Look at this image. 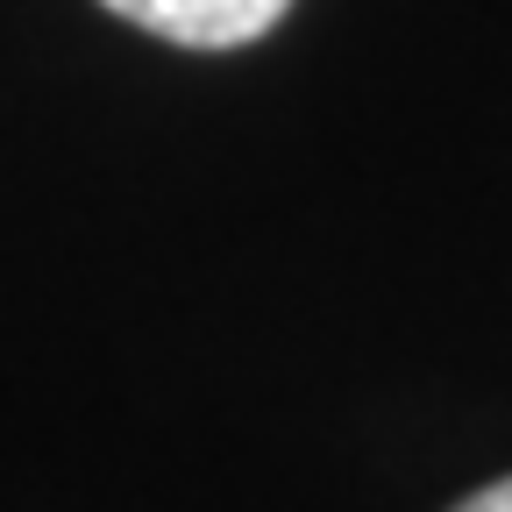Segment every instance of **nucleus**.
<instances>
[{
  "label": "nucleus",
  "mask_w": 512,
  "mask_h": 512,
  "mask_svg": "<svg viewBox=\"0 0 512 512\" xmlns=\"http://www.w3.org/2000/svg\"><path fill=\"white\" fill-rule=\"evenodd\" d=\"M100 8L178 50H235V43L271 36L292 0H100Z\"/></svg>",
  "instance_id": "obj_1"
},
{
  "label": "nucleus",
  "mask_w": 512,
  "mask_h": 512,
  "mask_svg": "<svg viewBox=\"0 0 512 512\" xmlns=\"http://www.w3.org/2000/svg\"><path fill=\"white\" fill-rule=\"evenodd\" d=\"M456 512H512V477H498V484H484V491H470Z\"/></svg>",
  "instance_id": "obj_2"
}]
</instances>
